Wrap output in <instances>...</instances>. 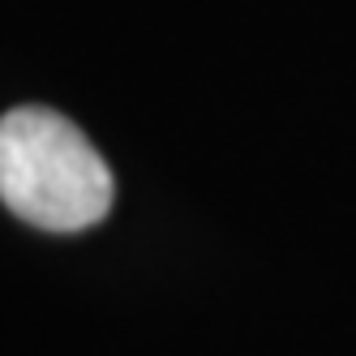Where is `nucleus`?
<instances>
[{"instance_id":"nucleus-1","label":"nucleus","mask_w":356,"mask_h":356,"mask_svg":"<svg viewBox=\"0 0 356 356\" xmlns=\"http://www.w3.org/2000/svg\"><path fill=\"white\" fill-rule=\"evenodd\" d=\"M112 172L90 138L52 108L0 116V202L43 232H82L112 211Z\"/></svg>"}]
</instances>
